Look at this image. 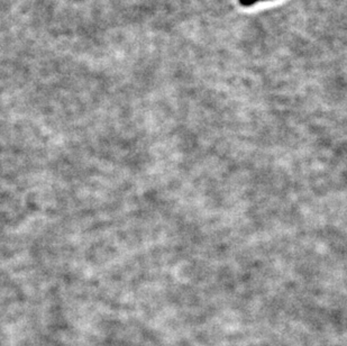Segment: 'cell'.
Returning <instances> with one entry per match:
<instances>
[{"instance_id": "cell-1", "label": "cell", "mask_w": 347, "mask_h": 346, "mask_svg": "<svg viewBox=\"0 0 347 346\" xmlns=\"http://www.w3.org/2000/svg\"><path fill=\"white\" fill-rule=\"evenodd\" d=\"M260 2H266V0H238V3L244 6V7H249V6H252Z\"/></svg>"}]
</instances>
